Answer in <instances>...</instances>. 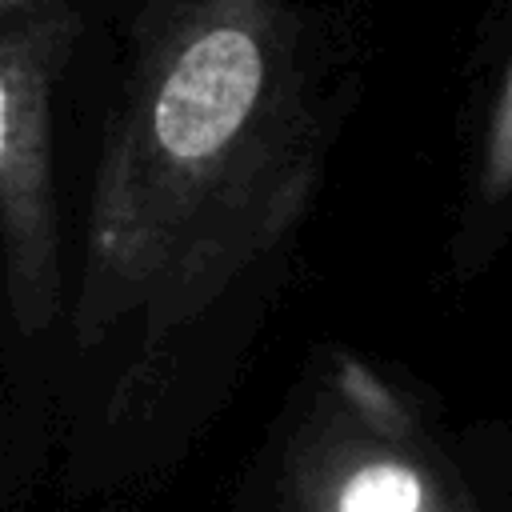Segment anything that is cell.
Segmentation results:
<instances>
[{"instance_id":"2","label":"cell","mask_w":512,"mask_h":512,"mask_svg":"<svg viewBox=\"0 0 512 512\" xmlns=\"http://www.w3.org/2000/svg\"><path fill=\"white\" fill-rule=\"evenodd\" d=\"M68 40L72 16L64 12L0 36V236L12 312L24 332H40L60 300L48 92Z\"/></svg>"},{"instance_id":"5","label":"cell","mask_w":512,"mask_h":512,"mask_svg":"<svg viewBox=\"0 0 512 512\" xmlns=\"http://www.w3.org/2000/svg\"><path fill=\"white\" fill-rule=\"evenodd\" d=\"M0 4H8V0H0Z\"/></svg>"},{"instance_id":"1","label":"cell","mask_w":512,"mask_h":512,"mask_svg":"<svg viewBox=\"0 0 512 512\" xmlns=\"http://www.w3.org/2000/svg\"><path fill=\"white\" fill-rule=\"evenodd\" d=\"M320 112L276 0H168L148 20L96 172L72 332L156 344L300 216Z\"/></svg>"},{"instance_id":"3","label":"cell","mask_w":512,"mask_h":512,"mask_svg":"<svg viewBox=\"0 0 512 512\" xmlns=\"http://www.w3.org/2000/svg\"><path fill=\"white\" fill-rule=\"evenodd\" d=\"M344 396L372 408L376 428L332 440L300 468V512H452L436 468L396 432V404L356 364L340 372Z\"/></svg>"},{"instance_id":"4","label":"cell","mask_w":512,"mask_h":512,"mask_svg":"<svg viewBox=\"0 0 512 512\" xmlns=\"http://www.w3.org/2000/svg\"><path fill=\"white\" fill-rule=\"evenodd\" d=\"M484 172H488V188L500 196L512 184V84L508 76L496 88L492 100V128H488V148H484Z\"/></svg>"}]
</instances>
